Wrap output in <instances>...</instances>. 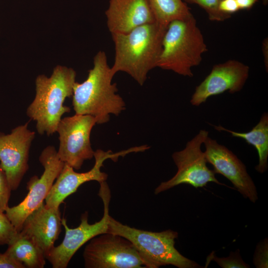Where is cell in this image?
Here are the masks:
<instances>
[{
  "label": "cell",
  "mask_w": 268,
  "mask_h": 268,
  "mask_svg": "<svg viewBox=\"0 0 268 268\" xmlns=\"http://www.w3.org/2000/svg\"><path fill=\"white\" fill-rule=\"evenodd\" d=\"M98 196L104 204V214L101 220L93 224L88 221V212L81 214L80 223L74 228H69L65 218H62V225L65 234L62 243L54 246L46 255L45 258L53 268H66L76 252L93 238L103 233H109V206L111 191L106 181L100 183Z\"/></svg>",
  "instance_id": "obj_6"
},
{
  "label": "cell",
  "mask_w": 268,
  "mask_h": 268,
  "mask_svg": "<svg viewBox=\"0 0 268 268\" xmlns=\"http://www.w3.org/2000/svg\"><path fill=\"white\" fill-rule=\"evenodd\" d=\"M114 76L106 53L99 51L86 79L74 84L72 96L75 114L92 116L96 124H102L109 121L110 114L118 116L124 110L125 102L117 93L116 83H112Z\"/></svg>",
  "instance_id": "obj_2"
},
{
  "label": "cell",
  "mask_w": 268,
  "mask_h": 268,
  "mask_svg": "<svg viewBox=\"0 0 268 268\" xmlns=\"http://www.w3.org/2000/svg\"><path fill=\"white\" fill-rule=\"evenodd\" d=\"M186 3L197 4L207 13L211 21H223L231 17V15L224 13L219 9L220 0H183Z\"/></svg>",
  "instance_id": "obj_20"
},
{
  "label": "cell",
  "mask_w": 268,
  "mask_h": 268,
  "mask_svg": "<svg viewBox=\"0 0 268 268\" xmlns=\"http://www.w3.org/2000/svg\"><path fill=\"white\" fill-rule=\"evenodd\" d=\"M239 9H249L252 8L258 0H236Z\"/></svg>",
  "instance_id": "obj_27"
},
{
  "label": "cell",
  "mask_w": 268,
  "mask_h": 268,
  "mask_svg": "<svg viewBox=\"0 0 268 268\" xmlns=\"http://www.w3.org/2000/svg\"><path fill=\"white\" fill-rule=\"evenodd\" d=\"M155 22L167 27L171 22L193 16L190 8L183 0H148Z\"/></svg>",
  "instance_id": "obj_19"
},
{
  "label": "cell",
  "mask_w": 268,
  "mask_h": 268,
  "mask_svg": "<svg viewBox=\"0 0 268 268\" xmlns=\"http://www.w3.org/2000/svg\"><path fill=\"white\" fill-rule=\"evenodd\" d=\"M83 257L86 268H146L131 241L111 233L91 239L84 248Z\"/></svg>",
  "instance_id": "obj_9"
},
{
  "label": "cell",
  "mask_w": 268,
  "mask_h": 268,
  "mask_svg": "<svg viewBox=\"0 0 268 268\" xmlns=\"http://www.w3.org/2000/svg\"><path fill=\"white\" fill-rule=\"evenodd\" d=\"M5 253L27 268H43L46 258L43 252L30 239L20 234L7 245Z\"/></svg>",
  "instance_id": "obj_18"
},
{
  "label": "cell",
  "mask_w": 268,
  "mask_h": 268,
  "mask_svg": "<svg viewBox=\"0 0 268 268\" xmlns=\"http://www.w3.org/2000/svg\"><path fill=\"white\" fill-rule=\"evenodd\" d=\"M105 15L111 34L126 33L155 22L148 0H110Z\"/></svg>",
  "instance_id": "obj_16"
},
{
  "label": "cell",
  "mask_w": 268,
  "mask_h": 268,
  "mask_svg": "<svg viewBox=\"0 0 268 268\" xmlns=\"http://www.w3.org/2000/svg\"><path fill=\"white\" fill-rule=\"evenodd\" d=\"M166 28L154 22L126 33L111 34L115 47L112 74L126 72L142 86L149 71L157 67Z\"/></svg>",
  "instance_id": "obj_1"
},
{
  "label": "cell",
  "mask_w": 268,
  "mask_h": 268,
  "mask_svg": "<svg viewBox=\"0 0 268 268\" xmlns=\"http://www.w3.org/2000/svg\"><path fill=\"white\" fill-rule=\"evenodd\" d=\"M11 191L5 173L0 164V212H4L8 206Z\"/></svg>",
  "instance_id": "obj_23"
},
{
  "label": "cell",
  "mask_w": 268,
  "mask_h": 268,
  "mask_svg": "<svg viewBox=\"0 0 268 268\" xmlns=\"http://www.w3.org/2000/svg\"><path fill=\"white\" fill-rule=\"evenodd\" d=\"M109 233L120 235L131 241L143 260L146 268L173 265L178 268L202 267L183 256L175 248L177 232L169 229L152 232L124 225L111 216Z\"/></svg>",
  "instance_id": "obj_5"
},
{
  "label": "cell",
  "mask_w": 268,
  "mask_h": 268,
  "mask_svg": "<svg viewBox=\"0 0 268 268\" xmlns=\"http://www.w3.org/2000/svg\"><path fill=\"white\" fill-rule=\"evenodd\" d=\"M207 51L203 35L192 16L170 23L165 32L157 67L192 77L193 67L199 65Z\"/></svg>",
  "instance_id": "obj_4"
},
{
  "label": "cell",
  "mask_w": 268,
  "mask_h": 268,
  "mask_svg": "<svg viewBox=\"0 0 268 268\" xmlns=\"http://www.w3.org/2000/svg\"><path fill=\"white\" fill-rule=\"evenodd\" d=\"M218 131H225L230 133L232 136L244 139L249 144L256 149L259 162L255 169L262 174L265 172L268 167V114L264 113L259 123L248 132L240 133L228 130L220 125L213 126Z\"/></svg>",
  "instance_id": "obj_17"
},
{
  "label": "cell",
  "mask_w": 268,
  "mask_h": 268,
  "mask_svg": "<svg viewBox=\"0 0 268 268\" xmlns=\"http://www.w3.org/2000/svg\"><path fill=\"white\" fill-rule=\"evenodd\" d=\"M39 160L44 168L42 175L40 178L36 175L32 177L27 183L28 193L24 199L17 205L8 206L4 211L18 232L26 217L46 199L65 165L53 145H48L42 150Z\"/></svg>",
  "instance_id": "obj_8"
},
{
  "label": "cell",
  "mask_w": 268,
  "mask_h": 268,
  "mask_svg": "<svg viewBox=\"0 0 268 268\" xmlns=\"http://www.w3.org/2000/svg\"><path fill=\"white\" fill-rule=\"evenodd\" d=\"M249 74V67L243 63L231 60L214 65L209 74L196 87L191 104L199 106L212 96L225 91L231 94L240 91Z\"/></svg>",
  "instance_id": "obj_14"
},
{
  "label": "cell",
  "mask_w": 268,
  "mask_h": 268,
  "mask_svg": "<svg viewBox=\"0 0 268 268\" xmlns=\"http://www.w3.org/2000/svg\"><path fill=\"white\" fill-rule=\"evenodd\" d=\"M210 261H215L222 268H250L249 265L242 260L239 250H237L235 252H231L229 256L226 258H218L211 253L207 258L206 263H209Z\"/></svg>",
  "instance_id": "obj_21"
},
{
  "label": "cell",
  "mask_w": 268,
  "mask_h": 268,
  "mask_svg": "<svg viewBox=\"0 0 268 268\" xmlns=\"http://www.w3.org/2000/svg\"><path fill=\"white\" fill-rule=\"evenodd\" d=\"M203 144L206 160L212 165L215 174L224 176L245 198L255 203L258 199L257 189L244 164L215 139L208 136Z\"/></svg>",
  "instance_id": "obj_13"
},
{
  "label": "cell",
  "mask_w": 268,
  "mask_h": 268,
  "mask_svg": "<svg viewBox=\"0 0 268 268\" xmlns=\"http://www.w3.org/2000/svg\"><path fill=\"white\" fill-rule=\"evenodd\" d=\"M268 243L266 238L260 242L256 248L254 255L253 263L257 268H267Z\"/></svg>",
  "instance_id": "obj_24"
},
{
  "label": "cell",
  "mask_w": 268,
  "mask_h": 268,
  "mask_svg": "<svg viewBox=\"0 0 268 268\" xmlns=\"http://www.w3.org/2000/svg\"><path fill=\"white\" fill-rule=\"evenodd\" d=\"M18 233L4 212H0V245L9 244Z\"/></svg>",
  "instance_id": "obj_22"
},
{
  "label": "cell",
  "mask_w": 268,
  "mask_h": 268,
  "mask_svg": "<svg viewBox=\"0 0 268 268\" xmlns=\"http://www.w3.org/2000/svg\"><path fill=\"white\" fill-rule=\"evenodd\" d=\"M96 124L95 118L88 115L75 114L61 119L56 132L60 141L57 156L62 161L79 170L85 160L94 157L90 134Z\"/></svg>",
  "instance_id": "obj_10"
},
{
  "label": "cell",
  "mask_w": 268,
  "mask_h": 268,
  "mask_svg": "<svg viewBox=\"0 0 268 268\" xmlns=\"http://www.w3.org/2000/svg\"><path fill=\"white\" fill-rule=\"evenodd\" d=\"M0 268H25V267L4 252L0 253Z\"/></svg>",
  "instance_id": "obj_26"
},
{
  "label": "cell",
  "mask_w": 268,
  "mask_h": 268,
  "mask_svg": "<svg viewBox=\"0 0 268 268\" xmlns=\"http://www.w3.org/2000/svg\"><path fill=\"white\" fill-rule=\"evenodd\" d=\"M264 1L266 3H267L268 0H264Z\"/></svg>",
  "instance_id": "obj_28"
},
{
  "label": "cell",
  "mask_w": 268,
  "mask_h": 268,
  "mask_svg": "<svg viewBox=\"0 0 268 268\" xmlns=\"http://www.w3.org/2000/svg\"><path fill=\"white\" fill-rule=\"evenodd\" d=\"M148 148L147 145L136 146L116 153L111 150L104 151L97 149L94 153L95 164L93 167L83 173L76 172L72 167L65 163L45 199L46 204L50 207H59L64 200L75 193L82 184L90 181H96L99 183L106 181L108 175L101 171V168L106 160L111 159L116 161L119 156H124L131 152L143 151Z\"/></svg>",
  "instance_id": "obj_11"
},
{
  "label": "cell",
  "mask_w": 268,
  "mask_h": 268,
  "mask_svg": "<svg viewBox=\"0 0 268 268\" xmlns=\"http://www.w3.org/2000/svg\"><path fill=\"white\" fill-rule=\"evenodd\" d=\"M76 72L71 67L57 65L50 77L38 75L35 79L36 94L26 110V115L36 122L40 135L55 133L64 114L70 108L65 106L67 98L72 96Z\"/></svg>",
  "instance_id": "obj_3"
},
{
  "label": "cell",
  "mask_w": 268,
  "mask_h": 268,
  "mask_svg": "<svg viewBox=\"0 0 268 268\" xmlns=\"http://www.w3.org/2000/svg\"><path fill=\"white\" fill-rule=\"evenodd\" d=\"M208 136V132L201 130L185 148L172 154L177 167L176 174L169 180L157 186L154 194L157 195L180 184H189L198 188L205 186L209 182L222 185L215 176V173L207 166V161L201 146Z\"/></svg>",
  "instance_id": "obj_7"
},
{
  "label": "cell",
  "mask_w": 268,
  "mask_h": 268,
  "mask_svg": "<svg viewBox=\"0 0 268 268\" xmlns=\"http://www.w3.org/2000/svg\"><path fill=\"white\" fill-rule=\"evenodd\" d=\"M29 123L16 127L10 134L0 132V164L12 191L19 187L29 168L30 149L35 136Z\"/></svg>",
  "instance_id": "obj_12"
},
{
  "label": "cell",
  "mask_w": 268,
  "mask_h": 268,
  "mask_svg": "<svg viewBox=\"0 0 268 268\" xmlns=\"http://www.w3.org/2000/svg\"><path fill=\"white\" fill-rule=\"evenodd\" d=\"M62 225L59 207L43 202L26 217L19 233L32 240L45 257L54 247Z\"/></svg>",
  "instance_id": "obj_15"
},
{
  "label": "cell",
  "mask_w": 268,
  "mask_h": 268,
  "mask_svg": "<svg viewBox=\"0 0 268 268\" xmlns=\"http://www.w3.org/2000/svg\"><path fill=\"white\" fill-rule=\"evenodd\" d=\"M219 9L221 12L229 15L240 10L236 0H220Z\"/></svg>",
  "instance_id": "obj_25"
}]
</instances>
